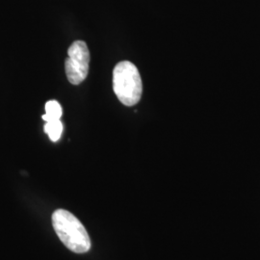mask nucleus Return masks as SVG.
I'll use <instances>...</instances> for the list:
<instances>
[{"label":"nucleus","mask_w":260,"mask_h":260,"mask_svg":"<svg viewBox=\"0 0 260 260\" xmlns=\"http://www.w3.org/2000/svg\"><path fill=\"white\" fill-rule=\"evenodd\" d=\"M52 225L59 239L69 250L84 253L91 249L90 236L74 214L65 209H57L52 214Z\"/></svg>","instance_id":"nucleus-1"},{"label":"nucleus","mask_w":260,"mask_h":260,"mask_svg":"<svg viewBox=\"0 0 260 260\" xmlns=\"http://www.w3.org/2000/svg\"><path fill=\"white\" fill-rule=\"evenodd\" d=\"M113 90L125 106L139 103L143 86L136 66L128 61H122L116 65L113 71Z\"/></svg>","instance_id":"nucleus-2"},{"label":"nucleus","mask_w":260,"mask_h":260,"mask_svg":"<svg viewBox=\"0 0 260 260\" xmlns=\"http://www.w3.org/2000/svg\"><path fill=\"white\" fill-rule=\"evenodd\" d=\"M65 63L66 75L74 85L82 83L89 73L90 52L83 41H75L68 49Z\"/></svg>","instance_id":"nucleus-3"},{"label":"nucleus","mask_w":260,"mask_h":260,"mask_svg":"<svg viewBox=\"0 0 260 260\" xmlns=\"http://www.w3.org/2000/svg\"><path fill=\"white\" fill-rule=\"evenodd\" d=\"M46 114L42 116V119L44 121H58L61 119L63 115V109L61 104L57 101H49L46 103L45 106Z\"/></svg>","instance_id":"nucleus-4"},{"label":"nucleus","mask_w":260,"mask_h":260,"mask_svg":"<svg viewBox=\"0 0 260 260\" xmlns=\"http://www.w3.org/2000/svg\"><path fill=\"white\" fill-rule=\"evenodd\" d=\"M44 130L48 135L50 141L57 142L61 138V135L63 133V123L61 120L47 121L44 126Z\"/></svg>","instance_id":"nucleus-5"}]
</instances>
